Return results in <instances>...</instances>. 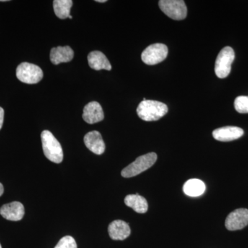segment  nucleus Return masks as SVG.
<instances>
[{
  "label": "nucleus",
  "instance_id": "a211bd4d",
  "mask_svg": "<svg viewBox=\"0 0 248 248\" xmlns=\"http://www.w3.org/2000/svg\"><path fill=\"white\" fill-rule=\"evenodd\" d=\"M73 3L71 0H55L53 1V9L57 17L62 19L69 17Z\"/></svg>",
  "mask_w": 248,
  "mask_h": 248
},
{
  "label": "nucleus",
  "instance_id": "b1692460",
  "mask_svg": "<svg viewBox=\"0 0 248 248\" xmlns=\"http://www.w3.org/2000/svg\"><path fill=\"white\" fill-rule=\"evenodd\" d=\"M68 18H70V19H72V18H73V17H72L71 15H70L69 17H68Z\"/></svg>",
  "mask_w": 248,
  "mask_h": 248
},
{
  "label": "nucleus",
  "instance_id": "9d476101",
  "mask_svg": "<svg viewBox=\"0 0 248 248\" xmlns=\"http://www.w3.org/2000/svg\"><path fill=\"white\" fill-rule=\"evenodd\" d=\"M244 134V130L239 127L225 126L214 130L213 136L217 141H231L241 138Z\"/></svg>",
  "mask_w": 248,
  "mask_h": 248
},
{
  "label": "nucleus",
  "instance_id": "dca6fc26",
  "mask_svg": "<svg viewBox=\"0 0 248 248\" xmlns=\"http://www.w3.org/2000/svg\"><path fill=\"white\" fill-rule=\"evenodd\" d=\"M124 203L127 206L133 209L136 213L144 214L148 211V202L144 197L138 194L127 195L124 200Z\"/></svg>",
  "mask_w": 248,
  "mask_h": 248
},
{
  "label": "nucleus",
  "instance_id": "4be33fe9",
  "mask_svg": "<svg viewBox=\"0 0 248 248\" xmlns=\"http://www.w3.org/2000/svg\"><path fill=\"white\" fill-rule=\"evenodd\" d=\"M4 186H3L2 184L0 183V197H1V196L3 195V193H4Z\"/></svg>",
  "mask_w": 248,
  "mask_h": 248
},
{
  "label": "nucleus",
  "instance_id": "39448f33",
  "mask_svg": "<svg viewBox=\"0 0 248 248\" xmlns=\"http://www.w3.org/2000/svg\"><path fill=\"white\" fill-rule=\"evenodd\" d=\"M234 58V51L231 47H224L220 51L215 62V74L218 78L223 79L229 76Z\"/></svg>",
  "mask_w": 248,
  "mask_h": 248
},
{
  "label": "nucleus",
  "instance_id": "f3484780",
  "mask_svg": "<svg viewBox=\"0 0 248 248\" xmlns=\"http://www.w3.org/2000/svg\"><path fill=\"white\" fill-rule=\"evenodd\" d=\"M184 193L189 197H197L203 195L205 190V184L197 179H189L183 187Z\"/></svg>",
  "mask_w": 248,
  "mask_h": 248
},
{
  "label": "nucleus",
  "instance_id": "f03ea898",
  "mask_svg": "<svg viewBox=\"0 0 248 248\" xmlns=\"http://www.w3.org/2000/svg\"><path fill=\"white\" fill-rule=\"evenodd\" d=\"M41 138L46 157L52 162L60 164L63 161V154L60 142L48 130H44Z\"/></svg>",
  "mask_w": 248,
  "mask_h": 248
},
{
  "label": "nucleus",
  "instance_id": "2eb2a0df",
  "mask_svg": "<svg viewBox=\"0 0 248 248\" xmlns=\"http://www.w3.org/2000/svg\"><path fill=\"white\" fill-rule=\"evenodd\" d=\"M88 62L90 67L95 71H110L112 69L110 62L108 60L107 56L102 52L97 50L89 53L88 55Z\"/></svg>",
  "mask_w": 248,
  "mask_h": 248
},
{
  "label": "nucleus",
  "instance_id": "f8f14e48",
  "mask_svg": "<svg viewBox=\"0 0 248 248\" xmlns=\"http://www.w3.org/2000/svg\"><path fill=\"white\" fill-rule=\"evenodd\" d=\"M84 141L86 146L94 154L102 155L105 151V143L99 132H89L85 135Z\"/></svg>",
  "mask_w": 248,
  "mask_h": 248
},
{
  "label": "nucleus",
  "instance_id": "7ed1b4c3",
  "mask_svg": "<svg viewBox=\"0 0 248 248\" xmlns=\"http://www.w3.org/2000/svg\"><path fill=\"white\" fill-rule=\"evenodd\" d=\"M156 159L157 155L155 153H150L139 156L134 162L128 165L122 171V176L125 178L135 177L151 168L156 162Z\"/></svg>",
  "mask_w": 248,
  "mask_h": 248
},
{
  "label": "nucleus",
  "instance_id": "5701e85b",
  "mask_svg": "<svg viewBox=\"0 0 248 248\" xmlns=\"http://www.w3.org/2000/svg\"><path fill=\"white\" fill-rule=\"evenodd\" d=\"M97 2H99V3H104V2H107V0H97Z\"/></svg>",
  "mask_w": 248,
  "mask_h": 248
},
{
  "label": "nucleus",
  "instance_id": "aec40b11",
  "mask_svg": "<svg viewBox=\"0 0 248 248\" xmlns=\"http://www.w3.org/2000/svg\"><path fill=\"white\" fill-rule=\"evenodd\" d=\"M55 248H78L76 240L71 236H63Z\"/></svg>",
  "mask_w": 248,
  "mask_h": 248
},
{
  "label": "nucleus",
  "instance_id": "f257e3e1",
  "mask_svg": "<svg viewBox=\"0 0 248 248\" xmlns=\"http://www.w3.org/2000/svg\"><path fill=\"white\" fill-rule=\"evenodd\" d=\"M169 111L166 104L154 100H143L137 108L138 115L142 120L153 122L160 120Z\"/></svg>",
  "mask_w": 248,
  "mask_h": 248
},
{
  "label": "nucleus",
  "instance_id": "412c9836",
  "mask_svg": "<svg viewBox=\"0 0 248 248\" xmlns=\"http://www.w3.org/2000/svg\"><path fill=\"white\" fill-rule=\"evenodd\" d=\"M4 110L2 108L0 107V130L2 127L3 123H4Z\"/></svg>",
  "mask_w": 248,
  "mask_h": 248
},
{
  "label": "nucleus",
  "instance_id": "20e7f679",
  "mask_svg": "<svg viewBox=\"0 0 248 248\" xmlns=\"http://www.w3.org/2000/svg\"><path fill=\"white\" fill-rule=\"evenodd\" d=\"M17 79L23 83L34 84L40 82L43 78V71L33 63L23 62L17 66L16 71Z\"/></svg>",
  "mask_w": 248,
  "mask_h": 248
},
{
  "label": "nucleus",
  "instance_id": "423d86ee",
  "mask_svg": "<svg viewBox=\"0 0 248 248\" xmlns=\"http://www.w3.org/2000/svg\"><path fill=\"white\" fill-rule=\"evenodd\" d=\"M159 6L162 12L174 20H183L187 16V6L183 0H161Z\"/></svg>",
  "mask_w": 248,
  "mask_h": 248
},
{
  "label": "nucleus",
  "instance_id": "9b49d317",
  "mask_svg": "<svg viewBox=\"0 0 248 248\" xmlns=\"http://www.w3.org/2000/svg\"><path fill=\"white\" fill-rule=\"evenodd\" d=\"M82 117L86 123H98L104 119V111L99 103L91 102L85 106Z\"/></svg>",
  "mask_w": 248,
  "mask_h": 248
},
{
  "label": "nucleus",
  "instance_id": "4468645a",
  "mask_svg": "<svg viewBox=\"0 0 248 248\" xmlns=\"http://www.w3.org/2000/svg\"><path fill=\"white\" fill-rule=\"evenodd\" d=\"M73 57H74V52L68 46L56 47V48H52L50 50V61L55 65L71 62Z\"/></svg>",
  "mask_w": 248,
  "mask_h": 248
},
{
  "label": "nucleus",
  "instance_id": "ddd939ff",
  "mask_svg": "<svg viewBox=\"0 0 248 248\" xmlns=\"http://www.w3.org/2000/svg\"><path fill=\"white\" fill-rule=\"evenodd\" d=\"M109 236L112 240L123 241L130 236V226L126 222L122 220H115L110 223L108 226Z\"/></svg>",
  "mask_w": 248,
  "mask_h": 248
},
{
  "label": "nucleus",
  "instance_id": "1a4fd4ad",
  "mask_svg": "<svg viewBox=\"0 0 248 248\" xmlns=\"http://www.w3.org/2000/svg\"><path fill=\"white\" fill-rule=\"evenodd\" d=\"M25 210L22 203L20 202H14L5 204L0 208L1 216L9 221H18L22 219Z\"/></svg>",
  "mask_w": 248,
  "mask_h": 248
},
{
  "label": "nucleus",
  "instance_id": "393cba45",
  "mask_svg": "<svg viewBox=\"0 0 248 248\" xmlns=\"http://www.w3.org/2000/svg\"><path fill=\"white\" fill-rule=\"evenodd\" d=\"M0 248H1V244H0Z\"/></svg>",
  "mask_w": 248,
  "mask_h": 248
},
{
  "label": "nucleus",
  "instance_id": "0eeeda50",
  "mask_svg": "<svg viewBox=\"0 0 248 248\" xmlns=\"http://www.w3.org/2000/svg\"><path fill=\"white\" fill-rule=\"evenodd\" d=\"M169 49L164 44H153L147 47L141 54L142 61L147 65H155L167 58Z\"/></svg>",
  "mask_w": 248,
  "mask_h": 248
},
{
  "label": "nucleus",
  "instance_id": "6e6552de",
  "mask_svg": "<svg viewBox=\"0 0 248 248\" xmlns=\"http://www.w3.org/2000/svg\"><path fill=\"white\" fill-rule=\"evenodd\" d=\"M248 225V210L236 209L227 217L225 226L228 231H235L243 229Z\"/></svg>",
  "mask_w": 248,
  "mask_h": 248
},
{
  "label": "nucleus",
  "instance_id": "6ab92c4d",
  "mask_svg": "<svg viewBox=\"0 0 248 248\" xmlns=\"http://www.w3.org/2000/svg\"><path fill=\"white\" fill-rule=\"evenodd\" d=\"M235 110L239 113H248V96H239L235 99Z\"/></svg>",
  "mask_w": 248,
  "mask_h": 248
}]
</instances>
